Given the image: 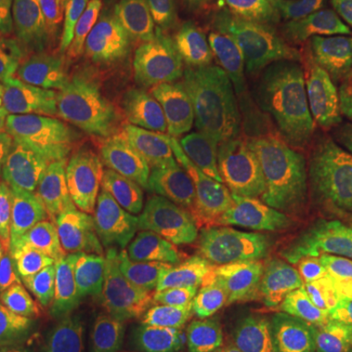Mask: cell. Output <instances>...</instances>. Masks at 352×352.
<instances>
[{"instance_id":"obj_1","label":"cell","mask_w":352,"mask_h":352,"mask_svg":"<svg viewBox=\"0 0 352 352\" xmlns=\"http://www.w3.org/2000/svg\"><path fill=\"white\" fill-rule=\"evenodd\" d=\"M116 227L184 272L215 276L239 264L243 227L188 157L151 147L116 184Z\"/></svg>"},{"instance_id":"obj_2","label":"cell","mask_w":352,"mask_h":352,"mask_svg":"<svg viewBox=\"0 0 352 352\" xmlns=\"http://www.w3.org/2000/svg\"><path fill=\"white\" fill-rule=\"evenodd\" d=\"M12 263L96 325L133 317L157 282V268L129 243L78 229H16Z\"/></svg>"},{"instance_id":"obj_3","label":"cell","mask_w":352,"mask_h":352,"mask_svg":"<svg viewBox=\"0 0 352 352\" xmlns=\"http://www.w3.org/2000/svg\"><path fill=\"white\" fill-rule=\"evenodd\" d=\"M268 157L284 175L352 163V92L346 76L311 59L309 76L280 88L266 118Z\"/></svg>"},{"instance_id":"obj_4","label":"cell","mask_w":352,"mask_h":352,"mask_svg":"<svg viewBox=\"0 0 352 352\" xmlns=\"http://www.w3.org/2000/svg\"><path fill=\"white\" fill-rule=\"evenodd\" d=\"M263 87L227 18L212 14L170 80L168 112L194 131H223L252 118Z\"/></svg>"},{"instance_id":"obj_5","label":"cell","mask_w":352,"mask_h":352,"mask_svg":"<svg viewBox=\"0 0 352 352\" xmlns=\"http://www.w3.org/2000/svg\"><path fill=\"white\" fill-rule=\"evenodd\" d=\"M6 166L4 212L18 229H78L113 233L116 184L61 170L22 155Z\"/></svg>"},{"instance_id":"obj_6","label":"cell","mask_w":352,"mask_h":352,"mask_svg":"<svg viewBox=\"0 0 352 352\" xmlns=\"http://www.w3.org/2000/svg\"><path fill=\"white\" fill-rule=\"evenodd\" d=\"M24 32L34 80L53 104H90L108 87L75 0H28Z\"/></svg>"},{"instance_id":"obj_7","label":"cell","mask_w":352,"mask_h":352,"mask_svg":"<svg viewBox=\"0 0 352 352\" xmlns=\"http://www.w3.org/2000/svg\"><path fill=\"white\" fill-rule=\"evenodd\" d=\"M39 161L88 178L124 180L139 161L135 124L124 106L94 102L53 113L32 145Z\"/></svg>"},{"instance_id":"obj_8","label":"cell","mask_w":352,"mask_h":352,"mask_svg":"<svg viewBox=\"0 0 352 352\" xmlns=\"http://www.w3.org/2000/svg\"><path fill=\"white\" fill-rule=\"evenodd\" d=\"M206 325L245 352H300V331L241 261L200 289Z\"/></svg>"},{"instance_id":"obj_9","label":"cell","mask_w":352,"mask_h":352,"mask_svg":"<svg viewBox=\"0 0 352 352\" xmlns=\"http://www.w3.org/2000/svg\"><path fill=\"white\" fill-rule=\"evenodd\" d=\"M243 219L264 251L317 266L335 263L323 212L302 186L288 178L254 180L243 198Z\"/></svg>"},{"instance_id":"obj_10","label":"cell","mask_w":352,"mask_h":352,"mask_svg":"<svg viewBox=\"0 0 352 352\" xmlns=\"http://www.w3.org/2000/svg\"><path fill=\"white\" fill-rule=\"evenodd\" d=\"M243 264L305 337L352 331L342 294L329 266H311L264 249L245 252Z\"/></svg>"},{"instance_id":"obj_11","label":"cell","mask_w":352,"mask_h":352,"mask_svg":"<svg viewBox=\"0 0 352 352\" xmlns=\"http://www.w3.org/2000/svg\"><path fill=\"white\" fill-rule=\"evenodd\" d=\"M227 22L263 85L280 90L309 76V45L292 0H237Z\"/></svg>"},{"instance_id":"obj_12","label":"cell","mask_w":352,"mask_h":352,"mask_svg":"<svg viewBox=\"0 0 352 352\" xmlns=\"http://www.w3.org/2000/svg\"><path fill=\"white\" fill-rule=\"evenodd\" d=\"M98 327L61 298L30 286L6 331L2 352H85Z\"/></svg>"},{"instance_id":"obj_13","label":"cell","mask_w":352,"mask_h":352,"mask_svg":"<svg viewBox=\"0 0 352 352\" xmlns=\"http://www.w3.org/2000/svg\"><path fill=\"white\" fill-rule=\"evenodd\" d=\"M204 16L201 0H180L168 24L164 25L149 57V69L143 87L133 100L138 118L153 120L161 116L168 106V87L178 65L192 47L198 36L200 20Z\"/></svg>"},{"instance_id":"obj_14","label":"cell","mask_w":352,"mask_h":352,"mask_svg":"<svg viewBox=\"0 0 352 352\" xmlns=\"http://www.w3.org/2000/svg\"><path fill=\"white\" fill-rule=\"evenodd\" d=\"M55 113V104L34 78L0 73V163L28 155Z\"/></svg>"},{"instance_id":"obj_15","label":"cell","mask_w":352,"mask_h":352,"mask_svg":"<svg viewBox=\"0 0 352 352\" xmlns=\"http://www.w3.org/2000/svg\"><path fill=\"white\" fill-rule=\"evenodd\" d=\"M206 325L184 298L163 294L133 325L131 352H206Z\"/></svg>"},{"instance_id":"obj_16","label":"cell","mask_w":352,"mask_h":352,"mask_svg":"<svg viewBox=\"0 0 352 352\" xmlns=\"http://www.w3.org/2000/svg\"><path fill=\"white\" fill-rule=\"evenodd\" d=\"M300 186L323 212L337 270L352 274V163L311 170L302 176Z\"/></svg>"},{"instance_id":"obj_17","label":"cell","mask_w":352,"mask_h":352,"mask_svg":"<svg viewBox=\"0 0 352 352\" xmlns=\"http://www.w3.org/2000/svg\"><path fill=\"white\" fill-rule=\"evenodd\" d=\"M176 0H127L126 12L129 18L126 65L122 73L118 104L127 108L135 100L138 92L147 78L149 57L175 12Z\"/></svg>"},{"instance_id":"obj_18","label":"cell","mask_w":352,"mask_h":352,"mask_svg":"<svg viewBox=\"0 0 352 352\" xmlns=\"http://www.w3.org/2000/svg\"><path fill=\"white\" fill-rule=\"evenodd\" d=\"M314 57L333 65L352 53V10L349 0H292Z\"/></svg>"},{"instance_id":"obj_19","label":"cell","mask_w":352,"mask_h":352,"mask_svg":"<svg viewBox=\"0 0 352 352\" xmlns=\"http://www.w3.org/2000/svg\"><path fill=\"white\" fill-rule=\"evenodd\" d=\"M106 82L127 39V12L120 0H75Z\"/></svg>"},{"instance_id":"obj_20","label":"cell","mask_w":352,"mask_h":352,"mask_svg":"<svg viewBox=\"0 0 352 352\" xmlns=\"http://www.w3.org/2000/svg\"><path fill=\"white\" fill-rule=\"evenodd\" d=\"M28 0H0V67L20 71L28 63L24 16Z\"/></svg>"},{"instance_id":"obj_21","label":"cell","mask_w":352,"mask_h":352,"mask_svg":"<svg viewBox=\"0 0 352 352\" xmlns=\"http://www.w3.org/2000/svg\"><path fill=\"white\" fill-rule=\"evenodd\" d=\"M28 288V278L16 264H0V352L4 349L6 331L10 327Z\"/></svg>"},{"instance_id":"obj_22","label":"cell","mask_w":352,"mask_h":352,"mask_svg":"<svg viewBox=\"0 0 352 352\" xmlns=\"http://www.w3.org/2000/svg\"><path fill=\"white\" fill-rule=\"evenodd\" d=\"M133 317L104 323L96 329L85 352H131Z\"/></svg>"},{"instance_id":"obj_23","label":"cell","mask_w":352,"mask_h":352,"mask_svg":"<svg viewBox=\"0 0 352 352\" xmlns=\"http://www.w3.org/2000/svg\"><path fill=\"white\" fill-rule=\"evenodd\" d=\"M300 352H352V331L305 337L300 344Z\"/></svg>"},{"instance_id":"obj_24","label":"cell","mask_w":352,"mask_h":352,"mask_svg":"<svg viewBox=\"0 0 352 352\" xmlns=\"http://www.w3.org/2000/svg\"><path fill=\"white\" fill-rule=\"evenodd\" d=\"M18 226L12 217L2 212L0 214V264H8L12 261V239Z\"/></svg>"},{"instance_id":"obj_25","label":"cell","mask_w":352,"mask_h":352,"mask_svg":"<svg viewBox=\"0 0 352 352\" xmlns=\"http://www.w3.org/2000/svg\"><path fill=\"white\" fill-rule=\"evenodd\" d=\"M329 274L333 278V282L337 284V288L340 289V294H342V300L346 303V307H349V315H351L352 319V276L351 274H346V272H340L337 268H329Z\"/></svg>"},{"instance_id":"obj_26","label":"cell","mask_w":352,"mask_h":352,"mask_svg":"<svg viewBox=\"0 0 352 352\" xmlns=\"http://www.w3.org/2000/svg\"><path fill=\"white\" fill-rule=\"evenodd\" d=\"M206 352H245L237 349L235 344L227 342L226 339H219V337H214V339L208 340V346H206Z\"/></svg>"},{"instance_id":"obj_27","label":"cell","mask_w":352,"mask_h":352,"mask_svg":"<svg viewBox=\"0 0 352 352\" xmlns=\"http://www.w3.org/2000/svg\"><path fill=\"white\" fill-rule=\"evenodd\" d=\"M6 184H8V173H6V166L0 164V196H4Z\"/></svg>"},{"instance_id":"obj_28","label":"cell","mask_w":352,"mask_h":352,"mask_svg":"<svg viewBox=\"0 0 352 352\" xmlns=\"http://www.w3.org/2000/svg\"><path fill=\"white\" fill-rule=\"evenodd\" d=\"M346 82H349V88H351V92H352V67H351V71H349V76H346Z\"/></svg>"},{"instance_id":"obj_29","label":"cell","mask_w":352,"mask_h":352,"mask_svg":"<svg viewBox=\"0 0 352 352\" xmlns=\"http://www.w3.org/2000/svg\"><path fill=\"white\" fill-rule=\"evenodd\" d=\"M4 212V196H0V214Z\"/></svg>"},{"instance_id":"obj_30","label":"cell","mask_w":352,"mask_h":352,"mask_svg":"<svg viewBox=\"0 0 352 352\" xmlns=\"http://www.w3.org/2000/svg\"><path fill=\"white\" fill-rule=\"evenodd\" d=\"M122 2V6H124V10H126V4H127V0H120Z\"/></svg>"},{"instance_id":"obj_31","label":"cell","mask_w":352,"mask_h":352,"mask_svg":"<svg viewBox=\"0 0 352 352\" xmlns=\"http://www.w3.org/2000/svg\"><path fill=\"white\" fill-rule=\"evenodd\" d=\"M0 73H2V67H0Z\"/></svg>"}]
</instances>
